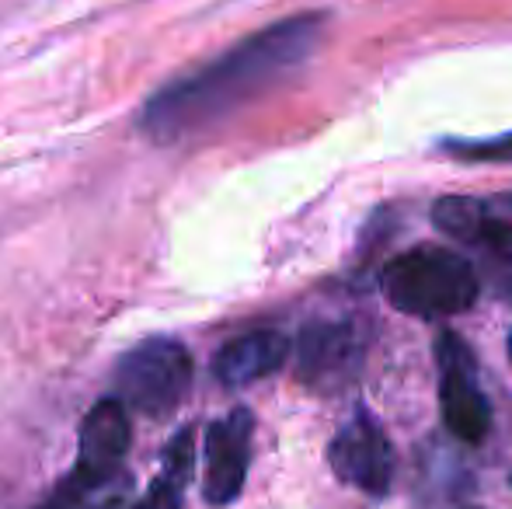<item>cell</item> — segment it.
Instances as JSON below:
<instances>
[{
    "label": "cell",
    "mask_w": 512,
    "mask_h": 509,
    "mask_svg": "<svg viewBox=\"0 0 512 509\" xmlns=\"http://www.w3.org/2000/svg\"><path fill=\"white\" fill-rule=\"evenodd\" d=\"M324 28H328V14H293L248 35L206 67L164 84L140 112L143 136L154 143H178L213 129L248 102L262 98L265 91L283 84L290 74H297L321 46Z\"/></svg>",
    "instance_id": "cell-1"
},
{
    "label": "cell",
    "mask_w": 512,
    "mask_h": 509,
    "mask_svg": "<svg viewBox=\"0 0 512 509\" xmlns=\"http://www.w3.org/2000/svg\"><path fill=\"white\" fill-rule=\"evenodd\" d=\"M380 286L387 304L411 318H453L478 300L474 265L439 245H418L391 258Z\"/></svg>",
    "instance_id": "cell-2"
},
{
    "label": "cell",
    "mask_w": 512,
    "mask_h": 509,
    "mask_svg": "<svg viewBox=\"0 0 512 509\" xmlns=\"http://www.w3.org/2000/svg\"><path fill=\"white\" fill-rule=\"evenodd\" d=\"M192 387V356L175 339H147L115 363L119 401L147 419L171 415Z\"/></svg>",
    "instance_id": "cell-3"
},
{
    "label": "cell",
    "mask_w": 512,
    "mask_h": 509,
    "mask_svg": "<svg viewBox=\"0 0 512 509\" xmlns=\"http://www.w3.org/2000/svg\"><path fill=\"white\" fill-rule=\"evenodd\" d=\"M439 367V412L460 443H481L492 433V405L478 381V360L471 346L457 332H443L436 339Z\"/></svg>",
    "instance_id": "cell-4"
},
{
    "label": "cell",
    "mask_w": 512,
    "mask_h": 509,
    "mask_svg": "<svg viewBox=\"0 0 512 509\" xmlns=\"http://www.w3.org/2000/svg\"><path fill=\"white\" fill-rule=\"evenodd\" d=\"M331 471L345 485L366 492V496H387L394 478V447L384 426L366 408H356L342 426L335 429L328 447Z\"/></svg>",
    "instance_id": "cell-5"
},
{
    "label": "cell",
    "mask_w": 512,
    "mask_h": 509,
    "mask_svg": "<svg viewBox=\"0 0 512 509\" xmlns=\"http://www.w3.org/2000/svg\"><path fill=\"white\" fill-rule=\"evenodd\" d=\"M432 224L460 245L512 262V192L495 196H443Z\"/></svg>",
    "instance_id": "cell-6"
},
{
    "label": "cell",
    "mask_w": 512,
    "mask_h": 509,
    "mask_svg": "<svg viewBox=\"0 0 512 509\" xmlns=\"http://www.w3.org/2000/svg\"><path fill=\"white\" fill-rule=\"evenodd\" d=\"M366 346L359 332L342 321H314L300 332L297 374L314 391H338L359 374Z\"/></svg>",
    "instance_id": "cell-7"
},
{
    "label": "cell",
    "mask_w": 512,
    "mask_h": 509,
    "mask_svg": "<svg viewBox=\"0 0 512 509\" xmlns=\"http://www.w3.org/2000/svg\"><path fill=\"white\" fill-rule=\"evenodd\" d=\"M251 440H255V415L248 408H234L209 426L203 482L209 506H230L241 496L251 468Z\"/></svg>",
    "instance_id": "cell-8"
},
{
    "label": "cell",
    "mask_w": 512,
    "mask_h": 509,
    "mask_svg": "<svg viewBox=\"0 0 512 509\" xmlns=\"http://www.w3.org/2000/svg\"><path fill=\"white\" fill-rule=\"evenodd\" d=\"M133 440L129 408L119 398H102L81 422L74 471L88 478H115L126 471V450Z\"/></svg>",
    "instance_id": "cell-9"
},
{
    "label": "cell",
    "mask_w": 512,
    "mask_h": 509,
    "mask_svg": "<svg viewBox=\"0 0 512 509\" xmlns=\"http://www.w3.org/2000/svg\"><path fill=\"white\" fill-rule=\"evenodd\" d=\"M290 356V339L276 328H255L244 332L237 339H230L227 346L216 353L213 374L223 387H248L262 377L276 374Z\"/></svg>",
    "instance_id": "cell-10"
},
{
    "label": "cell",
    "mask_w": 512,
    "mask_h": 509,
    "mask_svg": "<svg viewBox=\"0 0 512 509\" xmlns=\"http://www.w3.org/2000/svg\"><path fill=\"white\" fill-rule=\"evenodd\" d=\"M140 499L133 492V478L122 471L115 478H88L81 471H70L53 496L35 509H136Z\"/></svg>",
    "instance_id": "cell-11"
},
{
    "label": "cell",
    "mask_w": 512,
    "mask_h": 509,
    "mask_svg": "<svg viewBox=\"0 0 512 509\" xmlns=\"http://www.w3.org/2000/svg\"><path fill=\"white\" fill-rule=\"evenodd\" d=\"M192 471H196V436H192V429H178L164 447V471L154 478L150 492L136 509H182Z\"/></svg>",
    "instance_id": "cell-12"
},
{
    "label": "cell",
    "mask_w": 512,
    "mask_h": 509,
    "mask_svg": "<svg viewBox=\"0 0 512 509\" xmlns=\"http://www.w3.org/2000/svg\"><path fill=\"white\" fill-rule=\"evenodd\" d=\"M443 150L457 161H512V133L485 140H443Z\"/></svg>",
    "instance_id": "cell-13"
},
{
    "label": "cell",
    "mask_w": 512,
    "mask_h": 509,
    "mask_svg": "<svg viewBox=\"0 0 512 509\" xmlns=\"http://www.w3.org/2000/svg\"><path fill=\"white\" fill-rule=\"evenodd\" d=\"M509 360H512V332H509Z\"/></svg>",
    "instance_id": "cell-14"
}]
</instances>
